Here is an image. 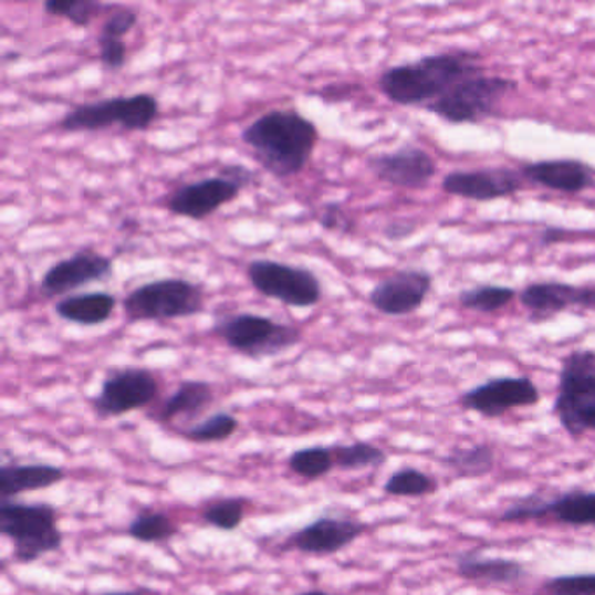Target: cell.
<instances>
[{
  "label": "cell",
  "instance_id": "cell-18",
  "mask_svg": "<svg viewBox=\"0 0 595 595\" xmlns=\"http://www.w3.org/2000/svg\"><path fill=\"white\" fill-rule=\"evenodd\" d=\"M443 192L471 201L509 198L524 189L521 171L510 168H484L476 171H452L442 180Z\"/></svg>",
  "mask_w": 595,
  "mask_h": 595
},
{
  "label": "cell",
  "instance_id": "cell-26",
  "mask_svg": "<svg viewBox=\"0 0 595 595\" xmlns=\"http://www.w3.org/2000/svg\"><path fill=\"white\" fill-rule=\"evenodd\" d=\"M119 4H107L100 0H48L44 2V11L53 18L71 21L79 29L92 25L96 18L111 14Z\"/></svg>",
  "mask_w": 595,
  "mask_h": 595
},
{
  "label": "cell",
  "instance_id": "cell-32",
  "mask_svg": "<svg viewBox=\"0 0 595 595\" xmlns=\"http://www.w3.org/2000/svg\"><path fill=\"white\" fill-rule=\"evenodd\" d=\"M238 428H240V422L232 414L217 413L201 422L189 426L187 430L182 431V435L190 442L216 443L231 439Z\"/></svg>",
  "mask_w": 595,
  "mask_h": 595
},
{
  "label": "cell",
  "instance_id": "cell-29",
  "mask_svg": "<svg viewBox=\"0 0 595 595\" xmlns=\"http://www.w3.org/2000/svg\"><path fill=\"white\" fill-rule=\"evenodd\" d=\"M334 455L331 447L311 446L292 452L289 468L295 476L306 480H319L334 470Z\"/></svg>",
  "mask_w": 595,
  "mask_h": 595
},
{
  "label": "cell",
  "instance_id": "cell-37",
  "mask_svg": "<svg viewBox=\"0 0 595 595\" xmlns=\"http://www.w3.org/2000/svg\"><path fill=\"white\" fill-rule=\"evenodd\" d=\"M98 60L107 71L117 72L126 63V44L123 39L102 38L98 35Z\"/></svg>",
  "mask_w": 595,
  "mask_h": 595
},
{
  "label": "cell",
  "instance_id": "cell-10",
  "mask_svg": "<svg viewBox=\"0 0 595 595\" xmlns=\"http://www.w3.org/2000/svg\"><path fill=\"white\" fill-rule=\"evenodd\" d=\"M247 280L264 298L298 310L314 307L323 299L320 278L311 269L301 265L255 259L247 265Z\"/></svg>",
  "mask_w": 595,
  "mask_h": 595
},
{
  "label": "cell",
  "instance_id": "cell-30",
  "mask_svg": "<svg viewBox=\"0 0 595 595\" xmlns=\"http://www.w3.org/2000/svg\"><path fill=\"white\" fill-rule=\"evenodd\" d=\"M518 292L503 285H480L476 289L463 290L458 295L459 306L480 313H497L509 306Z\"/></svg>",
  "mask_w": 595,
  "mask_h": 595
},
{
  "label": "cell",
  "instance_id": "cell-14",
  "mask_svg": "<svg viewBox=\"0 0 595 595\" xmlns=\"http://www.w3.org/2000/svg\"><path fill=\"white\" fill-rule=\"evenodd\" d=\"M114 274V259L92 249H81L71 257L54 262L42 274L39 292L46 299L66 298L75 290L107 282Z\"/></svg>",
  "mask_w": 595,
  "mask_h": 595
},
{
  "label": "cell",
  "instance_id": "cell-13",
  "mask_svg": "<svg viewBox=\"0 0 595 595\" xmlns=\"http://www.w3.org/2000/svg\"><path fill=\"white\" fill-rule=\"evenodd\" d=\"M542 400V393L533 379L525 376L492 377L458 398L459 406L482 418L497 419L513 409L533 407Z\"/></svg>",
  "mask_w": 595,
  "mask_h": 595
},
{
  "label": "cell",
  "instance_id": "cell-1",
  "mask_svg": "<svg viewBox=\"0 0 595 595\" xmlns=\"http://www.w3.org/2000/svg\"><path fill=\"white\" fill-rule=\"evenodd\" d=\"M240 138L269 175L285 180L306 170L320 132L295 108H271L244 126Z\"/></svg>",
  "mask_w": 595,
  "mask_h": 595
},
{
  "label": "cell",
  "instance_id": "cell-12",
  "mask_svg": "<svg viewBox=\"0 0 595 595\" xmlns=\"http://www.w3.org/2000/svg\"><path fill=\"white\" fill-rule=\"evenodd\" d=\"M161 393L159 377L144 367L112 368L102 380L93 410L102 419L119 418L133 410L150 406Z\"/></svg>",
  "mask_w": 595,
  "mask_h": 595
},
{
  "label": "cell",
  "instance_id": "cell-9",
  "mask_svg": "<svg viewBox=\"0 0 595 595\" xmlns=\"http://www.w3.org/2000/svg\"><path fill=\"white\" fill-rule=\"evenodd\" d=\"M513 90H518V83L512 79L471 75L425 108L451 125L479 123L492 116L501 100Z\"/></svg>",
  "mask_w": 595,
  "mask_h": 595
},
{
  "label": "cell",
  "instance_id": "cell-19",
  "mask_svg": "<svg viewBox=\"0 0 595 595\" xmlns=\"http://www.w3.org/2000/svg\"><path fill=\"white\" fill-rule=\"evenodd\" d=\"M519 298L522 306L531 311L534 323L545 322L573 306L595 310V283L582 286L563 282L531 283Z\"/></svg>",
  "mask_w": 595,
  "mask_h": 595
},
{
  "label": "cell",
  "instance_id": "cell-7",
  "mask_svg": "<svg viewBox=\"0 0 595 595\" xmlns=\"http://www.w3.org/2000/svg\"><path fill=\"white\" fill-rule=\"evenodd\" d=\"M229 349L252 361L273 358L301 344V328L264 314L234 313L219 316L211 327Z\"/></svg>",
  "mask_w": 595,
  "mask_h": 595
},
{
  "label": "cell",
  "instance_id": "cell-16",
  "mask_svg": "<svg viewBox=\"0 0 595 595\" xmlns=\"http://www.w3.org/2000/svg\"><path fill=\"white\" fill-rule=\"evenodd\" d=\"M434 286V276L425 269H401L383 278L368 294L374 310L386 316H406L425 304Z\"/></svg>",
  "mask_w": 595,
  "mask_h": 595
},
{
  "label": "cell",
  "instance_id": "cell-34",
  "mask_svg": "<svg viewBox=\"0 0 595 595\" xmlns=\"http://www.w3.org/2000/svg\"><path fill=\"white\" fill-rule=\"evenodd\" d=\"M540 595H595V573H576L546 580Z\"/></svg>",
  "mask_w": 595,
  "mask_h": 595
},
{
  "label": "cell",
  "instance_id": "cell-33",
  "mask_svg": "<svg viewBox=\"0 0 595 595\" xmlns=\"http://www.w3.org/2000/svg\"><path fill=\"white\" fill-rule=\"evenodd\" d=\"M247 500L243 498H226L207 507L203 512V522L210 528L220 531H234L240 528L244 519Z\"/></svg>",
  "mask_w": 595,
  "mask_h": 595
},
{
  "label": "cell",
  "instance_id": "cell-21",
  "mask_svg": "<svg viewBox=\"0 0 595 595\" xmlns=\"http://www.w3.org/2000/svg\"><path fill=\"white\" fill-rule=\"evenodd\" d=\"M456 571L468 582H484L492 585H512L528 576L524 564L513 559L486 557L476 550L456 555Z\"/></svg>",
  "mask_w": 595,
  "mask_h": 595
},
{
  "label": "cell",
  "instance_id": "cell-38",
  "mask_svg": "<svg viewBox=\"0 0 595 595\" xmlns=\"http://www.w3.org/2000/svg\"><path fill=\"white\" fill-rule=\"evenodd\" d=\"M358 90H361V86L355 83L328 84V86L323 87V90L314 93V95L319 96L325 104H340V102L352 100V96Z\"/></svg>",
  "mask_w": 595,
  "mask_h": 595
},
{
  "label": "cell",
  "instance_id": "cell-20",
  "mask_svg": "<svg viewBox=\"0 0 595 595\" xmlns=\"http://www.w3.org/2000/svg\"><path fill=\"white\" fill-rule=\"evenodd\" d=\"M522 177L546 189L576 195L595 182L594 170L578 159H546L522 166Z\"/></svg>",
  "mask_w": 595,
  "mask_h": 595
},
{
  "label": "cell",
  "instance_id": "cell-22",
  "mask_svg": "<svg viewBox=\"0 0 595 595\" xmlns=\"http://www.w3.org/2000/svg\"><path fill=\"white\" fill-rule=\"evenodd\" d=\"M117 298L111 292H86L60 299L54 304V313L63 322L81 327H98L114 316Z\"/></svg>",
  "mask_w": 595,
  "mask_h": 595
},
{
  "label": "cell",
  "instance_id": "cell-25",
  "mask_svg": "<svg viewBox=\"0 0 595 595\" xmlns=\"http://www.w3.org/2000/svg\"><path fill=\"white\" fill-rule=\"evenodd\" d=\"M440 461L461 479H480L489 476L497 467V452L488 443H477L471 447H459L443 456Z\"/></svg>",
  "mask_w": 595,
  "mask_h": 595
},
{
  "label": "cell",
  "instance_id": "cell-6",
  "mask_svg": "<svg viewBox=\"0 0 595 595\" xmlns=\"http://www.w3.org/2000/svg\"><path fill=\"white\" fill-rule=\"evenodd\" d=\"M552 413L571 439L595 431L594 349H575L564 356Z\"/></svg>",
  "mask_w": 595,
  "mask_h": 595
},
{
  "label": "cell",
  "instance_id": "cell-39",
  "mask_svg": "<svg viewBox=\"0 0 595 595\" xmlns=\"http://www.w3.org/2000/svg\"><path fill=\"white\" fill-rule=\"evenodd\" d=\"M416 229H418V223L413 222V220H393L386 226L383 234H385L386 240L401 241L410 238Z\"/></svg>",
  "mask_w": 595,
  "mask_h": 595
},
{
  "label": "cell",
  "instance_id": "cell-4",
  "mask_svg": "<svg viewBox=\"0 0 595 595\" xmlns=\"http://www.w3.org/2000/svg\"><path fill=\"white\" fill-rule=\"evenodd\" d=\"M0 533L13 542L17 563H35L42 555L62 549L63 533L59 528V512L50 503L2 500Z\"/></svg>",
  "mask_w": 595,
  "mask_h": 595
},
{
  "label": "cell",
  "instance_id": "cell-5",
  "mask_svg": "<svg viewBox=\"0 0 595 595\" xmlns=\"http://www.w3.org/2000/svg\"><path fill=\"white\" fill-rule=\"evenodd\" d=\"M159 111V100L150 93L112 96L69 108L59 128L65 133H96L119 126L125 132H147Z\"/></svg>",
  "mask_w": 595,
  "mask_h": 595
},
{
  "label": "cell",
  "instance_id": "cell-11",
  "mask_svg": "<svg viewBox=\"0 0 595 595\" xmlns=\"http://www.w3.org/2000/svg\"><path fill=\"white\" fill-rule=\"evenodd\" d=\"M549 521L570 528H595V491L575 489L552 498L533 492L513 501L498 515V522L503 524Z\"/></svg>",
  "mask_w": 595,
  "mask_h": 595
},
{
  "label": "cell",
  "instance_id": "cell-27",
  "mask_svg": "<svg viewBox=\"0 0 595 595\" xmlns=\"http://www.w3.org/2000/svg\"><path fill=\"white\" fill-rule=\"evenodd\" d=\"M439 489V482L418 468H401L386 480L385 492L389 497L425 498Z\"/></svg>",
  "mask_w": 595,
  "mask_h": 595
},
{
  "label": "cell",
  "instance_id": "cell-23",
  "mask_svg": "<svg viewBox=\"0 0 595 595\" xmlns=\"http://www.w3.org/2000/svg\"><path fill=\"white\" fill-rule=\"evenodd\" d=\"M62 467L44 463L2 464L0 468V497L2 500L20 497L23 492L53 488L65 480Z\"/></svg>",
  "mask_w": 595,
  "mask_h": 595
},
{
  "label": "cell",
  "instance_id": "cell-35",
  "mask_svg": "<svg viewBox=\"0 0 595 595\" xmlns=\"http://www.w3.org/2000/svg\"><path fill=\"white\" fill-rule=\"evenodd\" d=\"M138 23V13L128 6H117L107 18L104 25L100 29L102 38L123 39L128 35Z\"/></svg>",
  "mask_w": 595,
  "mask_h": 595
},
{
  "label": "cell",
  "instance_id": "cell-8",
  "mask_svg": "<svg viewBox=\"0 0 595 595\" xmlns=\"http://www.w3.org/2000/svg\"><path fill=\"white\" fill-rule=\"evenodd\" d=\"M252 180H255V174L247 166H222L213 177L178 186L170 196H166V210L171 216L201 222L240 198L241 192L252 186Z\"/></svg>",
  "mask_w": 595,
  "mask_h": 595
},
{
  "label": "cell",
  "instance_id": "cell-2",
  "mask_svg": "<svg viewBox=\"0 0 595 595\" xmlns=\"http://www.w3.org/2000/svg\"><path fill=\"white\" fill-rule=\"evenodd\" d=\"M479 60V54L470 51L430 54L416 62L389 66L377 84L392 104L428 107L463 79L482 74Z\"/></svg>",
  "mask_w": 595,
  "mask_h": 595
},
{
  "label": "cell",
  "instance_id": "cell-40",
  "mask_svg": "<svg viewBox=\"0 0 595 595\" xmlns=\"http://www.w3.org/2000/svg\"><path fill=\"white\" fill-rule=\"evenodd\" d=\"M104 595H156L154 592H147V591H125V592H108V594Z\"/></svg>",
  "mask_w": 595,
  "mask_h": 595
},
{
  "label": "cell",
  "instance_id": "cell-24",
  "mask_svg": "<svg viewBox=\"0 0 595 595\" xmlns=\"http://www.w3.org/2000/svg\"><path fill=\"white\" fill-rule=\"evenodd\" d=\"M216 389L208 380H182L170 397L163 401L157 410L156 419L161 422H171L178 418H196L213 404Z\"/></svg>",
  "mask_w": 595,
  "mask_h": 595
},
{
  "label": "cell",
  "instance_id": "cell-15",
  "mask_svg": "<svg viewBox=\"0 0 595 595\" xmlns=\"http://www.w3.org/2000/svg\"><path fill=\"white\" fill-rule=\"evenodd\" d=\"M367 168L380 182L401 189L421 190L437 175L434 157L418 145H401L392 153L368 157Z\"/></svg>",
  "mask_w": 595,
  "mask_h": 595
},
{
  "label": "cell",
  "instance_id": "cell-28",
  "mask_svg": "<svg viewBox=\"0 0 595 595\" xmlns=\"http://www.w3.org/2000/svg\"><path fill=\"white\" fill-rule=\"evenodd\" d=\"M334 455L335 467L341 470H364V468H379L386 463V452L380 447L368 442L335 443L331 447Z\"/></svg>",
  "mask_w": 595,
  "mask_h": 595
},
{
  "label": "cell",
  "instance_id": "cell-31",
  "mask_svg": "<svg viewBox=\"0 0 595 595\" xmlns=\"http://www.w3.org/2000/svg\"><path fill=\"white\" fill-rule=\"evenodd\" d=\"M128 534L140 543H163L177 536L178 525L166 513H138L129 522Z\"/></svg>",
  "mask_w": 595,
  "mask_h": 595
},
{
  "label": "cell",
  "instance_id": "cell-17",
  "mask_svg": "<svg viewBox=\"0 0 595 595\" xmlns=\"http://www.w3.org/2000/svg\"><path fill=\"white\" fill-rule=\"evenodd\" d=\"M367 531V524L340 515H323L286 540V546L301 554L328 557L355 543Z\"/></svg>",
  "mask_w": 595,
  "mask_h": 595
},
{
  "label": "cell",
  "instance_id": "cell-36",
  "mask_svg": "<svg viewBox=\"0 0 595 595\" xmlns=\"http://www.w3.org/2000/svg\"><path fill=\"white\" fill-rule=\"evenodd\" d=\"M319 222L325 231L340 232V234H352L355 231V220L349 217L343 205L335 201L323 205Z\"/></svg>",
  "mask_w": 595,
  "mask_h": 595
},
{
  "label": "cell",
  "instance_id": "cell-3",
  "mask_svg": "<svg viewBox=\"0 0 595 595\" xmlns=\"http://www.w3.org/2000/svg\"><path fill=\"white\" fill-rule=\"evenodd\" d=\"M205 311V290L187 278H159L129 290L123 299L128 323L192 319Z\"/></svg>",
  "mask_w": 595,
  "mask_h": 595
},
{
  "label": "cell",
  "instance_id": "cell-41",
  "mask_svg": "<svg viewBox=\"0 0 595 595\" xmlns=\"http://www.w3.org/2000/svg\"><path fill=\"white\" fill-rule=\"evenodd\" d=\"M299 595H332V594H328V592H325V591H307V592H302V594H299Z\"/></svg>",
  "mask_w": 595,
  "mask_h": 595
}]
</instances>
